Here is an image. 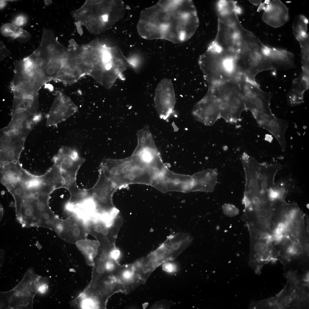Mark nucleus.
I'll return each instance as SVG.
<instances>
[{
	"label": "nucleus",
	"instance_id": "56",
	"mask_svg": "<svg viewBox=\"0 0 309 309\" xmlns=\"http://www.w3.org/2000/svg\"><path fill=\"white\" fill-rule=\"evenodd\" d=\"M16 308L17 309L21 308V307L20 306H16Z\"/></svg>",
	"mask_w": 309,
	"mask_h": 309
},
{
	"label": "nucleus",
	"instance_id": "8",
	"mask_svg": "<svg viewBox=\"0 0 309 309\" xmlns=\"http://www.w3.org/2000/svg\"><path fill=\"white\" fill-rule=\"evenodd\" d=\"M0 163L19 161L25 139L6 127L0 131Z\"/></svg>",
	"mask_w": 309,
	"mask_h": 309
},
{
	"label": "nucleus",
	"instance_id": "37",
	"mask_svg": "<svg viewBox=\"0 0 309 309\" xmlns=\"http://www.w3.org/2000/svg\"><path fill=\"white\" fill-rule=\"evenodd\" d=\"M47 288V286L45 284L41 285L39 288L38 290L41 293H43L45 292Z\"/></svg>",
	"mask_w": 309,
	"mask_h": 309
},
{
	"label": "nucleus",
	"instance_id": "43",
	"mask_svg": "<svg viewBox=\"0 0 309 309\" xmlns=\"http://www.w3.org/2000/svg\"><path fill=\"white\" fill-rule=\"evenodd\" d=\"M302 296L304 299H306L308 297V294L306 292H303L302 294Z\"/></svg>",
	"mask_w": 309,
	"mask_h": 309
},
{
	"label": "nucleus",
	"instance_id": "36",
	"mask_svg": "<svg viewBox=\"0 0 309 309\" xmlns=\"http://www.w3.org/2000/svg\"><path fill=\"white\" fill-rule=\"evenodd\" d=\"M292 301V297L290 295H288L285 297L284 301L286 304H290Z\"/></svg>",
	"mask_w": 309,
	"mask_h": 309
},
{
	"label": "nucleus",
	"instance_id": "19",
	"mask_svg": "<svg viewBox=\"0 0 309 309\" xmlns=\"http://www.w3.org/2000/svg\"><path fill=\"white\" fill-rule=\"evenodd\" d=\"M264 57L274 70H286L296 67L294 54L285 49L269 47Z\"/></svg>",
	"mask_w": 309,
	"mask_h": 309
},
{
	"label": "nucleus",
	"instance_id": "21",
	"mask_svg": "<svg viewBox=\"0 0 309 309\" xmlns=\"http://www.w3.org/2000/svg\"><path fill=\"white\" fill-rule=\"evenodd\" d=\"M6 126L20 137L25 139L31 130L34 123V115L26 111L15 112Z\"/></svg>",
	"mask_w": 309,
	"mask_h": 309
},
{
	"label": "nucleus",
	"instance_id": "33",
	"mask_svg": "<svg viewBox=\"0 0 309 309\" xmlns=\"http://www.w3.org/2000/svg\"><path fill=\"white\" fill-rule=\"evenodd\" d=\"M172 302L166 301H161L156 302L152 306L151 308H169L172 304H173Z\"/></svg>",
	"mask_w": 309,
	"mask_h": 309
},
{
	"label": "nucleus",
	"instance_id": "22",
	"mask_svg": "<svg viewBox=\"0 0 309 309\" xmlns=\"http://www.w3.org/2000/svg\"><path fill=\"white\" fill-rule=\"evenodd\" d=\"M272 94L270 92L246 96L243 98L246 110L251 112H258L268 114H273L270 107V102Z\"/></svg>",
	"mask_w": 309,
	"mask_h": 309
},
{
	"label": "nucleus",
	"instance_id": "26",
	"mask_svg": "<svg viewBox=\"0 0 309 309\" xmlns=\"http://www.w3.org/2000/svg\"><path fill=\"white\" fill-rule=\"evenodd\" d=\"M85 75L79 68L68 63L65 59L63 66L55 80L66 85H70L77 82Z\"/></svg>",
	"mask_w": 309,
	"mask_h": 309
},
{
	"label": "nucleus",
	"instance_id": "3",
	"mask_svg": "<svg viewBox=\"0 0 309 309\" xmlns=\"http://www.w3.org/2000/svg\"><path fill=\"white\" fill-rule=\"evenodd\" d=\"M219 104L221 118L226 122L235 123L241 119V114L246 110L240 84L232 80L208 88Z\"/></svg>",
	"mask_w": 309,
	"mask_h": 309
},
{
	"label": "nucleus",
	"instance_id": "34",
	"mask_svg": "<svg viewBox=\"0 0 309 309\" xmlns=\"http://www.w3.org/2000/svg\"><path fill=\"white\" fill-rule=\"evenodd\" d=\"M26 17L24 16L20 15L16 17L13 20V24L19 27L23 25L26 22Z\"/></svg>",
	"mask_w": 309,
	"mask_h": 309
},
{
	"label": "nucleus",
	"instance_id": "20",
	"mask_svg": "<svg viewBox=\"0 0 309 309\" xmlns=\"http://www.w3.org/2000/svg\"><path fill=\"white\" fill-rule=\"evenodd\" d=\"M112 275L120 284L125 294L143 284L132 263L122 266Z\"/></svg>",
	"mask_w": 309,
	"mask_h": 309
},
{
	"label": "nucleus",
	"instance_id": "18",
	"mask_svg": "<svg viewBox=\"0 0 309 309\" xmlns=\"http://www.w3.org/2000/svg\"><path fill=\"white\" fill-rule=\"evenodd\" d=\"M88 234L84 219L74 214L63 220L61 230L58 234L65 241L76 244L79 240L86 239Z\"/></svg>",
	"mask_w": 309,
	"mask_h": 309
},
{
	"label": "nucleus",
	"instance_id": "4",
	"mask_svg": "<svg viewBox=\"0 0 309 309\" xmlns=\"http://www.w3.org/2000/svg\"><path fill=\"white\" fill-rule=\"evenodd\" d=\"M83 219L88 233L94 236L99 243L98 252L109 255L116 247V239L122 223L121 218L118 215L111 220L88 215Z\"/></svg>",
	"mask_w": 309,
	"mask_h": 309
},
{
	"label": "nucleus",
	"instance_id": "2",
	"mask_svg": "<svg viewBox=\"0 0 309 309\" xmlns=\"http://www.w3.org/2000/svg\"><path fill=\"white\" fill-rule=\"evenodd\" d=\"M193 240L189 234L180 232L171 235L156 250L138 260L139 265L142 274L149 278L159 266L175 259L189 246Z\"/></svg>",
	"mask_w": 309,
	"mask_h": 309
},
{
	"label": "nucleus",
	"instance_id": "17",
	"mask_svg": "<svg viewBox=\"0 0 309 309\" xmlns=\"http://www.w3.org/2000/svg\"><path fill=\"white\" fill-rule=\"evenodd\" d=\"M308 19L304 15H298L294 18L292 30L293 34L301 48V58L303 72L309 73V40L307 33Z\"/></svg>",
	"mask_w": 309,
	"mask_h": 309
},
{
	"label": "nucleus",
	"instance_id": "23",
	"mask_svg": "<svg viewBox=\"0 0 309 309\" xmlns=\"http://www.w3.org/2000/svg\"><path fill=\"white\" fill-rule=\"evenodd\" d=\"M308 88L309 79L301 73L298 78L293 81L287 97L289 105L295 106L303 102L304 93Z\"/></svg>",
	"mask_w": 309,
	"mask_h": 309
},
{
	"label": "nucleus",
	"instance_id": "41",
	"mask_svg": "<svg viewBox=\"0 0 309 309\" xmlns=\"http://www.w3.org/2000/svg\"><path fill=\"white\" fill-rule=\"evenodd\" d=\"M6 1H0V8L2 9L6 5Z\"/></svg>",
	"mask_w": 309,
	"mask_h": 309
},
{
	"label": "nucleus",
	"instance_id": "30",
	"mask_svg": "<svg viewBox=\"0 0 309 309\" xmlns=\"http://www.w3.org/2000/svg\"><path fill=\"white\" fill-rule=\"evenodd\" d=\"M24 29L15 26L13 24L6 23L1 27L0 32L5 37H11L17 39L20 36Z\"/></svg>",
	"mask_w": 309,
	"mask_h": 309
},
{
	"label": "nucleus",
	"instance_id": "40",
	"mask_svg": "<svg viewBox=\"0 0 309 309\" xmlns=\"http://www.w3.org/2000/svg\"><path fill=\"white\" fill-rule=\"evenodd\" d=\"M135 178V176L133 174H130L128 176V178L130 180H133Z\"/></svg>",
	"mask_w": 309,
	"mask_h": 309
},
{
	"label": "nucleus",
	"instance_id": "45",
	"mask_svg": "<svg viewBox=\"0 0 309 309\" xmlns=\"http://www.w3.org/2000/svg\"><path fill=\"white\" fill-rule=\"evenodd\" d=\"M108 16L107 15H104L102 16V18L103 20L105 21H107L108 20Z\"/></svg>",
	"mask_w": 309,
	"mask_h": 309
},
{
	"label": "nucleus",
	"instance_id": "55",
	"mask_svg": "<svg viewBox=\"0 0 309 309\" xmlns=\"http://www.w3.org/2000/svg\"><path fill=\"white\" fill-rule=\"evenodd\" d=\"M27 302V300H26V299H25V300H24L23 301L22 303H23V304H25V303H26Z\"/></svg>",
	"mask_w": 309,
	"mask_h": 309
},
{
	"label": "nucleus",
	"instance_id": "29",
	"mask_svg": "<svg viewBox=\"0 0 309 309\" xmlns=\"http://www.w3.org/2000/svg\"><path fill=\"white\" fill-rule=\"evenodd\" d=\"M65 58L54 59L51 60L41 71L47 77L55 80L62 67Z\"/></svg>",
	"mask_w": 309,
	"mask_h": 309
},
{
	"label": "nucleus",
	"instance_id": "1",
	"mask_svg": "<svg viewBox=\"0 0 309 309\" xmlns=\"http://www.w3.org/2000/svg\"><path fill=\"white\" fill-rule=\"evenodd\" d=\"M144 36L179 43L190 39L199 25L192 0H162L146 10Z\"/></svg>",
	"mask_w": 309,
	"mask_h": 309
},
{
	"label": "nucleus",
	"instance_id": "52",
	"mask_svg": "<svg viewBox=\"0 0 309 309\" xmlns=\"http://www.w3.org/2000/svg\"><path fill=\"white\" fill-rule=\"evenodd\" d=\"M27 291L29 292H31L32 291V288L31 287H28L27 289Z\"/></svg>",
	"mask_w": 309,
	"mask_h": 309
},
{
	"label": "nucleus",
	"instance_id": "39",
	"mask_svg": "<svg viewBox=\"0 0 309 309\" xmlns=\"http://www.w3.org/2000/svg\"><path fill=\"white\" fill-rule=\"evenodd\" d=\"M252 4L257 5L261 3L262 0H250L249 1Z\"/></svg>",
	"mask_w": 309,
	"mask_h": 309
},
{
	"label": "nucleus",
	"instance_id": "51",
	"mask_svg": "<svg viewBox=\"0 0 309 309\" xmlns=\"http://www.w3.org/2000/svg\"><path fill=\"white\" fill-rule=\"evenodd\" d=\"M94 2L96 4H98L102 3V1L100 0H95L94 1Z\"/></svg>",
	"mask_w": 309,
	"mask_h": 309
},
{
	"label": "nucleus",
	"instance_id": "5",
	"mask_svg": "<svg viewBox=\"0 0 309 309\" xmlns=\"http://www.w3.org/2000/svg\"><path fill=\"white\" fill-rule=\"evenodd\" d=\"M236 60L240 74L253 82H256L255 78L258 73L274 70L266 59L252 47L247 40L242 43L237 51Z\"/></svg>",
	"mask_w": 309,
	"mask_h": 309
},
{
	"label": "nucleus",
	"instance_id": "31",
	"mask_svg": "<svg viewBox=\"0 0 309 309\" xmlns=\"http://www.w3.org/2000/svg\"><path fill=\"white\" fill-rule=\"evenodd\" d=\"M224 213L227 215L232 217L237 215L239 210L235 206L231 204H225L222 206Z\"/></svg>",
	"mask_w": 309,
	"mask_h": 309
},
{
	"label": "nucleus",
	"instance_id": "12",
	"mask_svg": "<svg viewBox=\"0 0 309 309\" xmlns=\"http://www.w3.org/2000/svg\"><path fill=\"white\" fill-rule=\"evenodd\" d=\"M50 33L45 28L38 47L28 56L34 67L42 71L52 60L63 58V54L56 51L55 45L50 42Z\"/></svg>",
	"mask_w": 309,
	"mask_h": 309
},
{
	"label": "nucleus",
	"instance_id": "57",
	"mask_svg": "<svg viewBox=\"0 0 309 309\" xmlns=\"http://www.w3.org/2000/svg\"><path fill=\"white\" fill-rule=\"evenodd\" d=\"M89 19H93L91 15H89L88 17Z\"/></svg>",
	"mask_w": 309,
	"mask_h": 309
},
{
	"label": "nucleus",
	"instance_id": "38",
	"mask_svg": "<svg viewBox=\"0 0 309 309\" xmlns=\"http://www.w3.org/2000/svg\"><path fill=\"white\" fill-rule=\"evenodd\" d=\"M305 300L304 298L301 299L298 302V304L300 307L304 306Z\"/></svg>",
	"mask_w": 309,
	"mask_h": 309
},
{
	"label": "nucleus",
	"instance_id": "42",
	"mask_svg": "<svg viewBox=\"0 0 309 309\" xmlns=\"http://www.w3.org/2000/svg\"><path fill=\"white\" fill-rule=\"evenodd\" d=\"M90 23L92 25H95L97 23V20L95 18H93L90 20Z\"/></svg>",
	"mask_w": 309,
	"mask_h": 309
},
{
	"label": "nucleus",
	"instance_id": "47",
	"mask_svg": "<svg viewBox=\"0 0 309 309\" xmlns=\"http://www.w3.org/2000/svg\"><path fill=\"white\" fill-rule=\"evenodd\" d=\"M302 262L304 267L306 266H308V261L306 260H304Z\"/></svg>",
	"mask_w": 309,
	"mask_h": 309
},
{
	"label": "nucleus",
	"instance_id": "11",
	"mask_svg": "<svg viewBox=\"0 0 309 309\" xmlns=\"http://www.w3.org/2000/svg\"><path fill=\"white\" fill-rule=\"evenodd\" d=\"M192 113L197 120L207 126L213 125L221 118L218 102L208 90L205 96L194 105Z\"/></svg>",
	"mask_w": 309,
	"mask_h": 309
},
{
	"label": "nucleus",
	"instance_id": "46",
	"mask_svg": "<svg viewBox=\"0 0 309 309\" xmlns=\"http://www.w3.org/2000/svg\"><path fill=\"white\" fill-rule=\"evenodd\" d=\"M298 266L300 268H303L304 266L302 262H299L298 264Z\"/></svg>",
	"mask_w": 309,
	"mask_h": 309
},
{
	"label": "nucleus",
	"instance_id": "44",
	"mask_svg": "<svg viewBox=\"0 0 309 309\" xmlns=\"http://www.w3.org/2000/svg\"><path fill=\"white\" fill-rule=\"evenodd\" d=\"M91 58L92 59V61L94 59L98 58V55L96 53H94L92 54L91 56Z\"/></svg>",
	"mask_w": 309,
	"mask_h": 309
},
{
	"label": "nucleus",
	"instance_id": "27",
	"mask_svg": "<svg viewBox=\"0 0 309 309\" xmlns=\"http://www.w3.org/2000/svg\"><path fill=\"white\" fill-rule=\"evenodd\" d=\"M41 177L42 183L51 193L56 189L63 187L64 184L61 169L55 164Z\"/></svg>",
	"mask_w": 309,
	"mask_h": 309
},
{
	"label": "nucleus",
	"instance_id": "9",
	"mask_svg": "<svg viewBox=\"0 0 309 309\" xmlns=\"http://www.w3.org/2000/svg\"><path fill=\"white\" fill-rule=\"evenodd\" d=\"M78 111V107L69 97L61 92H57L54 102L46 116V125L56 126Z\"/></svg>",
	"mask_w": 309,
	"mask_h": 309
},
{
	"label": "nucleus",
	"instance_id": "53",
	"mask_svg": "<svg viewBox=\"0 0 309 309\" xmlns=\"http://www.w3.org/2000/svg\"><path fill=\"white\" fill-rule=\"evenodd\" d=\"M107 10L109 11H111L112 10V8L110 6H108L107 7Z\"/></svg>",
	"mask_w": 309,
	"mask_h": 309
},
{
	"label": "nucleus",
	"instance_id": "14",
	"mask_svg": "<svg viewBox=\"0 0 309 309\" xmlns=\"http://www.w3.org/2000/svg\"><path fill=\"white\" fill-rule=\"evenodd\" d=\"M155 102L160 116L164 119L168 118L172 113L176 102L171 79L164 78L159 84L156 90Z\"/></svg>",
	"mask_w": 309,
	"mask_h": 309
},
{
	"label": "nucleus",
	"instance_id": "7",
	"mask_svg": "<svg viewBox=\"0 0 309 309\" xmlns=\"http://www.w3.org/2000/svg\"><path fill=\"white\" fill-rule=\"evenodd\" d=\"M198 63L209 87L230 80L219 52L208 47L206 51L199 56Z\"/></svg>",
	"mask_w": 309,
	"mask_h": 309
},
{
	"label": "nucleus",
	"instance_id": "54",
	"mask_svg": "<svg viewBox=\"0 0 309 309\" xmlns=\"http://www.w3.org/2000/svg\"><path fill=\"white\" fill-rule=\"evenodd\" d=\"M101 11L103 13H105L106 11V9L105 8H102L101 9Z\"/></svg>",
	"mask_w": 309,
	"mask_h": 309
},
{
	"label": "nucleus",
	"instance_id": "13",
	"mask_svg": "<svg viewBox=\"0 0 309 309\" xmlns=\"http://www.w3.org/2000/svg\"><path fill=\"white\" fill-rule=\"evenodd\" d=\"M259 126L270 132L277 140L283 151L286 150V133L288 121L278 118L273 114H268L258 112H252Z\"/></svg>",
	"mask_w": 309,
	"mask_h": 309
},
{
	"label": "nucleus",
	"instance_id": "25",
	"mask_svg": "<svg viewBox=\"0 0 309 309\" xmlns=\"http://www.w3.org/2000/svg\"><path fill=\"white\" fill-rule=\"evenodd\" d=\"M19 162L0 163V181L10 193L18 178L17 164Z\"/></svg>",
	"mask_w": 309,
	"mask_h": 309
},
{
	"label": "nucleus",
	"instance_id": "50",
	"mask_svg": "<svg viewBox=\"0 0 309 309\" xmlns=\"http://www.w3.org/2000/svg\"><path fill=\"white\" fill-rule=\"evenodd\" d=\"M40 283L38 280L35 281L34 282V285L36 286H37L39 285Z\"/></svg>",
	"mask_w": 309,
	"mask_h": 309
},
{
	"label": "nucleus",
	"instance_id": "49",
	"mask_svg": "<svg viewBox=\"0 0 309 309\" xmlns=\"http://www.w3.org/2000/svg\"><path fill=\"white\" fill-rule=\"evenodd\" d=\"M28 283L26 282H24L22 284V286L24 288H26L28 287Z\"/></svg>",
	"mask_w": 309,
	"mask_h": 309
},
{
	"label": "nucleus",
	"instance_id": "24",
	"mask_svg": "<svg viewBox=\"0 0 309 309\" xmlns=\"http://www.w3.org/2000/svg\"><path fill=\"white\" fill-rule=\"evenodd\" d=\"M38 95L35 96L14 97L11 115L20 111H27L34 115L39 113Z\"/></svg>",
	"mask_w": 309,
	"mask_h": 309
},
{
	"label": "nucleus",
	"instance_id": "15",
	"mask_svg": "<svg viewBox=\"0 0 309 309\" xmlns=\"http://www.w3.org/2000/svg\"><path fill=\"white\" fill-rule=\"evenodd\" d=\"M257 10L264 11L262 20L274 28L283 26L289 19L288 9L279 0H265L260 4Z\"/></svg>",
	"mask_w": 309,
	"mask_h": 309
},
{
	"label": "nucleus",
	"instance_id": "35",
	"mask_svg": "<svg viewBox=\"0 0 309 309\" xmlns=\"http://www.w3.org/2000/svg\"><path fill=\"white\" fill-rule=\"evenodd\" d=\"M11 52L5 47L2 41L0 42V61L11 54Z\"/></svg>",
	"mask_w": 309,
	"mask_h": 309
},
{
	"label": "nucleus",
	"instance_id": "16",
	"mask_svg": "<svg viewBox=\"0 0 309 309\" xmlns=\"http://www.w3.org/2000/svg\"><path fill=\"white\" fill-rule=\"evenodd\" d=\"M52 160L62 172L73 175H76L79 168L85 161V159L80 157L76 150L66 146L60 148Z\"/></svg>",
	"mask_w": 309,
	"mask_h": 309
},
{
	"label": "nucleus",
	"instance_id": "10",
	"mask_svg": "<svg viewBox=\"0 0 309 309\" xmlns=\"http://www.w3.org/2000/svg\"><path fill=\"white\" fill-rule=\"evenodd\" d=\"M99 172L98 181L93 187L87 189L88 194L95 204L102 210L110 211L116 208L112 201L114 187L102 169H100Z\"/></svg>",
	"mask_w": 309,
	"mask_h": 309
},
{
	"label": "nucleus",
	"instance_id": "48",
	"mask_svg": "<svg viewBox=\"0 0 309 309\" xmlns=\"http://www.w3.org/2000/svg\"><path fill=\"white\" fill-rule=\"evenodd\" d=\"M309 302L308 301H305L304 303V306L306 308H308L309 307Z\"/></svg>",
	"mask_w": 309,
	"mask_h": 309
},
{
	"label": "nucleus",
	"instance_id": "32",
	"mask_svg": "<svg viewBox=\"0 0 309 309\" xmlns=\"http://www.w3.org/2000/svg\"><path fill=\"white\" fill-rule=\"evenodd\" d=\"M163 270L169 273H173L176 271L177 267L175 264L169 262H165L162 265Z\"/></svg>",
	"mask_w": 309,
	"mask_h": 309
},
{
	"label": "nucleus",
	"instance_id": "28",
	"mask_svg": "<svg viewBox=\"0 0 309 309\" xmlns=\"http://www.w3.org/2000/svg\"><path fill=\"white\" fill-rule=\"evenodd\" d=\"M76 244L83 253L89 263H92L98 253L99 243L97 241L87 239L81 240Z\"/></svg>",
	"mask_w": 309,
	"mask_h": 309
},
{
	"label": "nucleus",
	"instance_id": "6",
	"mask_svg": "<svg viewBox=\"0 0 309 309\" xmlns=\"http://www.w3.org/2000/svg\"><path fill=\"white\" fill-rule=\"evenodd\" d=\"M52 80L41 71L34 68L15 74L10 85L14 97L35 96L42 87Z\"/></svg>",
	"mask_w": 309,
	"mask_h": 309
}]
</instances>
